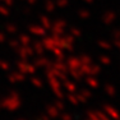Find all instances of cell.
Listing matches in <instances>:
<instances>
[{
	"mask_svg": "<svg viewBox=\"0 0 120 120\" xmlns=\"http://www.w3.org/2000/svg\"><path fill=\"white\" fill-rule=\"evenodd\" d=\"M106 110L109 111V114H110V115L112 116L114 119H116V120H118V119L120 118L119 112H118V111L115 110V109H112V107H110V106H106Z\"/></svg>",
	"mask_w": 120,
	"mask_h": 120,
	"instance_id": "obj_1",
	"label": "cell"
},
{
	"mask_svg": "<svg viewBox=\"0 0 120 120\" xmlns=\"http://www.w3.org/2000/svg\"><path fill=\"white\" fill-rule=\"evenodd\" d=\"M112 19H115V14H114V13H109L107 14V22H111Z\"/></svg>",
	"mask_w": 120,
	"mask_h": 120,
	"instance_id": "obj_3",
	"label": "cell"
},
{
	"mask_svg": "<svg viewBox=\"0 0 120 120\" xmlns=\"http://www.w3.org/2000/svg\"><path fill=\"white\" fill-rule=\"evenodd\" d=\"M116 46L120 47V41H116Z\"/></svg>",
	"mask_w": 120,
	"mask_h": 120,
	"instance_id": "obj_5",
	"label": "cell"
},
{
	"mask_svg": "<svg viewBox=\"0 0 120 120\" xmlns=\"http://www.w3.org/2000/svg\"><path fill=\"white\" fill-rule=\"evenodd\" d=\"M114 37H116V38H120V31H115V32H114Z\"/></svg>",
	"mask_w": 120,
	"mask_h": 120,
	"instance_id": "obj_4",
	"label": "cell"
},
{
	"mask_svg": "<svg viewBox=\"0 0 120 120\" xmlns=\"http://www.w3.org/2000/svg\"><path fill=\"white\" fill-rule=\"evenodd\" d=\"M106 90H107V92H109V95H110V96H114V95H115V88H114L112 86H107Z\"/></svg>",
	"mask_w": 120,
	"mask_h": 120,
	"instance_id": "obj_2",
	"label": "cell"
}]
</instances>
